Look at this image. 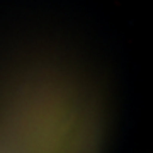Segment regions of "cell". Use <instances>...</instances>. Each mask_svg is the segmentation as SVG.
Here are the masks:
<instances>
[]
</instances>
